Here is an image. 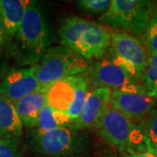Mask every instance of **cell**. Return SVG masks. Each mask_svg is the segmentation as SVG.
<instances>
[{"label": "cell", "instance_id": "3", "mask_svg": "<svg viewBox=\"0 0 157 157\" xmlns=\"http://www.w3.org/2000/svg\"><path fill=\"white\" fill-rule=\"evenodd\" d=\"M94 128L123 155L149 151L138 123L108 105Z\"/></svg>", "mask_w": 157, "mask_h": 157}, {"label": "cell", "instance_id": "4", "mask_svg": "<svg viewBox=\"0 0 157 157\" xmlns=\"http://www.w3.org/2000/svg\"><path fill=\"white\" fill-rule=\"evenodd\" d=\"M29 143L33 151L48 157L76 156L89 147L87 135L69 127L47 131L31 129Z\"/></svg>", "mask_w": 157, "mask_h": 157}, {"label": "cell", "instance_id": "15", "mask_svg": "<svg viewBox=\"0 0 157 157\" xmlns=\"http://www.w3.org/2000/svg\"><path fill=\"white\" fill-rule=\"evenodd\" d=\"M23 127L13 102L0 95V139H20Z\"/></svg>", "mask_w": 157, "mask_h": 157}, {"label": "cell", "instance_id": "1", "mask_svg": "<svg viewBox=\"0 0 157 157\" xmlns=\"http://www.w3.org/2000/svg\"><path fill=\"white\" fill-rule=\"evenodd\" d=\"M112 31L107 26L76 16L66 17L59 34L63 46L90 60L101 59L110 47Z\"/></svg>", "mask_w": 157, "mask_h": 157}, {"label": "cell", "instance_id": "24", "mask_svg": "<svg viewBox=\"0 0 157 157\" xmlns=\"http://www.w3.org/2000/svg\"><path fill=\"white\" fill-rule=\"evenodd\" d=\"M71 157H76V156H71Z\"/></svg>", "mask_w": 157, "mask_h": 157}, {"label": "cell", "instance_id": "14", "mask_svg": "<svg viewBox=\"0 0 157 157\" xmlns=\"http://www.w3.org/2000/svg\"><path fill=\"white\" fill-rule=\"evenodd\" d=\"M30 3L29 0H0V17L6 27L8 41L16 37Z\"/></svg>", "mask_w": 157, "mask_h": 157}, {"label": "cell", "instance_id": "5", "mask_svg": "<svg viewBox=\"0 0 157 157\" xmlns=\"http://www.w3.org/2000/svg\"><path fill=\"white\" fill-rule=\"evenodd\" d=\"M90 67L89 60L60 45L48 48L33 69L39 83L48 87L63 78L87 73Z\"/></svg>", "mask_w": 157, "mask_h": 157}, {"label": "cell", "instance_id": "19", "mask_svg": "<svg viewBox=\"0 0 157 157\" xmlns=\"http://www.w3.org/2000/svg\"><path fill=\"white\" fill-rule=\"evenodd\" d=\"M144 44L148 55L157 53V10L152 13L148 25L144 33Z\"/></svg>", "mask_w": 157, "mask_h": 157}, {"label": "cell", "instance_id": "6", "mask_svg": "<svg viewBox=\"0 0 157 157\" xmlns=\"http://www.w3.org/2000/svg\"><path fill=\"white\" fill-rule=\"evenodd\" d=\"M154 11V4L145 0H112L99 22L114 29H123L135 35L145 33Z\"/></svg>", "mask_w": 157, "mask_h": 157}, {"label": "cell", "instance_id": "23", "mask_svg": "<svg viewBox=\"0 0 157 157\" xmlns=\"http://www.w3.org/2000/svg\"><path fill=\"white\" fill-rule=\"evenodd\" d=\"M121 157H157L156 154L150 151L140 152V153H134V154H125Z\"/></svg>", "mask_w": 157, "mask_h": 157}, {"label": "cell", "instance_id": "11", "mask_svg": "<svg viewBox=\"0 0 157 157\" xmlns=\"http://www.w3.org/2000/svg\"><path fill=\"white\" fill-rule=\"evenodd\" d=\"M87 73L98 87H106L112 91L137 83L136 79L110 59H102L97 61L94 66H91Z\"/></svg>", "mask_w": 157, "mask_h": 157}, {"label": "cell", "instance_id": "16", "mask_svg": "<svg viewBox=\"0 0 157 157\" xmlns=\"http://www.w3.org/2000/svg\"><path fill=\"white\" fill-rule=\"evenodd\" d=\"M72 121H73L68 113L55 110L46 104L39 112L34 129L47 131L59 128H67L70 127Z\"/></svg>", "mask_w": 157, "mask_h": 157}, {"label": "cell", "instance_id": "21", "mask_svg": "<svg viewBox=\"0 0 157 157\" xmlns=\"http://www.w3.org/2000/svg\"><path fill=\"white\" fill-rule=\"evenodd\" d=\"M0 157H22L20 139H0Z\"/></svg>", "mask_w": 157, "mask_h": 157}, {"label": "cell", "instance_id": "20", "mask_svg": "<svg viewBox=\"0 0 157 157\" xmlns=\"http://www.w3.org/2000/svg\"><path fill=\"white\" fill-rule=\"evenodd\" d=\"M112 0H79L75 3L79 11L86 14H104Z\"/></svg>", "mask_w": 157, "mask_h": 157}, {"label": "cell", "instance_id": "17", "mask_svg": "<svg viewBox=\"0 0 157 157\" xmlns=\"http://www.w3.org/2000/svg\"><path fill=\"white\" fill-rule=\"evenodd\" d=\"M149 151L157 155V107L139 122Z\"/></svg>", "mask_w": 157, "mask_h": 157}, {"label": "cell", "instance_id": "22", "mask_svg": "<svg viewBox=\"0 0 157 157\" xmlns=\"http://www.w3.org/2000/svg\"><path fill=\"white\" fill-rule=\"evenodd\" d=\"M7 42H8V36L6 33V27L4 25L2 17H0V52L4 49Z\"/></svg>", "mask_w": 157, "mask_h": 157}, {"label": "cell", "instance_id": "7", "mask_svg": "<svg viewBox=\"0 0 157 157\" xmlns=\"http://www.w3.org/2000/svg\"><path fill=\"white\" fill-rule=\"evenodd\" d=\"M88 86L89 79L83 74L56 81L46 90V103L55 110L68 113L74 121L83 108Z\"/></svg>", "mask_w": 157, "mask_h": 157}, {"label": "cell", "instance_id": "9", "mask_svg": "<svg viewBox=\"0 0 157 157\" xmlns=\"http://www.w3.org/2000/svg\"><path fill=\"white\" fill-rule=\"evenodd\" d=\"M109 105L135 123L140 122L157 106V99L146 94L141 84L136 83L113 90Z\"/></svg>", "mask_w": 157, "mask_h": 157}, {"label": "cell", "instance_id": "12", "mask_svg": "<svg viewBox=\"0 0 157 157\" xmlns=\"http://www.w3.org/2000/svg\"><path fill=\"white\" fill-rule=\"evenodd\" d=\"M112 90L106 87H94L88 91L86 99L78 117L72 121L69 128L83 131L94 128L102 113L109 105Z\"/></svg>", "mask_w": 157, "mask_h": 157}, {"label": "cell", "instance_id": "10", "mask_svg": "<svg viewBox=\"0 0 157 157\" xmlns=\"http://www.w3.org/2000/svg\"><path fill=\"white\" fill-rule=\"evenodd\" d=\"M43 88L47 87L39 83L33 67L12 68L0 75V95L13 103Z\"/></svg>", "mask_w": 157, "mask_h": 157}, {"label": "cell", "instance_id": "2", "mask_svg": "<svg viewBox=\"0 0 157 157\" xmlns=\"http://www.w3.org/2000/svg\"><path fill=\"white\" fill-rule=\"evenodd\" d=\"M14 39L13 54L24 67L38 64L48 49L49 37L45 16L36 2L31 1Z\"/></svg>", "mask_w": 157, "mask_h": 157}, {"label": "cell", "instance_id": "13", "mask_svg": "<svg viewBox=\"0 0 157 157\" xmlns=\"http://www.w3.org/2000/svg\"><path fill=\"white\" fill-rule=\"evenodd\" d=\"M47 88L25 96L13 103L24 127L30 129L35 128L39 112L47 104L45 95Z\"/></svg>", "mask_w": 157, "mask_h": 157}, {"label": "cell", "instance_id": "8", "mask_svg": "<svg viewBox=\"0 0 157 157\" xmlns=\"http://www.w3.org/2000/svg\"><path fill=\"white\" fill-rule=\"evenodd\" d=\"M110 59L138 80L143 77L148 60V52L140 39L128 33L112 31L108 49Z\"/></svg>", "mask_w": 157, "mask_h": 157}, {"label": "cell", "instance_id": "18", "mask_svg": "<svg viewBox=\"0 0 157 157\" xmlns=\"http://www.w3.org/2000/svg\"><path fill=\"white\" fill-rule=\"evenodd\" d=\"M141 86L147 95L157 99V53L148 56L146 70L141 78Z\"/></svg>", "mask_w": 157, "mask_h": 157}]
</instances>
